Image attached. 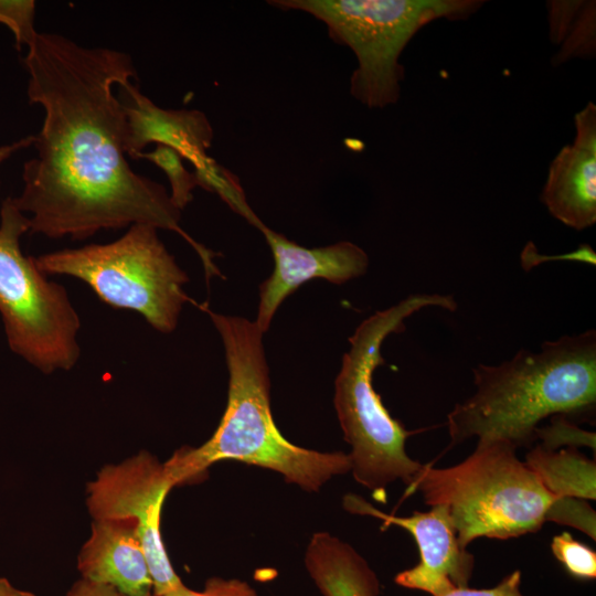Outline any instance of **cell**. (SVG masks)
Wrapping results in <instances>:
<instances>
[{
    "mask_svg": "<svg viewBox=\"0 0 596 596\" xmlns=\"http://www.w3.org/2000/svg\"><path fill=\"white\" fill-rule=\"evenodd\" d=\"M551 550L571 575L592 579L596 577V553L586 544L575 540L570 532L553 538Z\"/></svg>",
    "mask_w": 596,
    "mask_h": 596,
    "instance_id": "obj_19",
    "label": "cell"
},
{
    "mask_svg": "<svg viewBox=\"0 0 596 596\" xmlns=\"http://www.w3.org/2000/svg\"><path fill=\"white\" fill-rule=\"evenodd\" d=\"M66 596H126L115 588L89 582L84 578L77 579L67 590ZM149 596H155L153 594Z\"/></svg>",
    "mask_w": 596,
    "mask_h": 596,
    "instance_id": "obj_25",
    "label": "cell"
},
{
    "mask_svg": "<svg viewBox=\"0 0 596 596\" xmlns=\"http://www.w3.org/2000/svg\"><path fill=\"white\" fill-rule=\"evenodd\" d=\"M546 521L573 526L596 539V513L584 499L555 498L546 512Z\"/></svg>",
    "mask_w": 596,
    "mask_h": 596,
    "instance_id": "obj_20",
    "label": "cell"
},
{
    "mask_svg": "<svg viewBox=\"0 0 596 596\" xmlns=\"http://www.w3.org/2000/svg\"><path fill=\"white\" fill-rule=\"evenodd\" d=\"M34 15L33 0H0V23L13 33L18 50L23 45L29 47L39 33L34 28Z\"/></svg>",
    "mask_w": 596,
    "mask_h": 596,
    "instance_id": "obj_21",
    "label": "cell"
},
{
    "mask_svg": "<svg viewBox=\"0 0 596 596\" xmlns=\"http://www.w3.org/2000/svg\"><path fill=\"white\" fill-rule=\"evenodd\" d=\"M447 508L461 547L479 538L507 540L541 530L555 499L504 440H478L458 465H423L406 492Z\"/></svg>",
    "mask_w": 596,
    "mask_h": 596,
    "instance_id": "obj_5",
    "label": "cell"
},
{
    "mask_svg": "<svg viewBox=\"0 0 596 596\" xmlns=\"http://www.w3.org/2000/svg\"><path fill=\"white\" fill-rule=\"evenodd\" d=\"M128 103L126 155L135 158L151 142L173 149L190 161L195 172L204 170L213 159L207 156L213 129L204 113L196 109H164L145 96L132 82L121 87Z\"/></svg>",
    "mask_w": 596,
    "mask_h": 596,
    "instance_id": "obj_13",
    "label": "cell"
},
{
    "mask_svg": "<svg viewBox=\"0 0 596 596\" xmlns=\"http://www.w3.org/2000/svg\"><path fill=\"white\" fill-rule=\"evenodd\" d=\"M28 216L12 198L0 209V317L8 345L43 372L68 371L81 355V320L64 286L47 279L24 255L20 238Z\"/></svg>",
    "mask_w": 596,
    "mask_h": 596,
    "instance_id": "obj_8",
    "label": "cell"
},
{
    "mask_svg": "<svg viewBox=\"0 0 596 596\" xmlns=\"http://www.w3.org/2000/svg\"><path fill=\"white\" fill-rule=\"evenodd\" d=\"M306 568L323 596H377L380 582L365 560L329 533H316L306 551Z\"/></svg>",
    "mask_w": 596,
    "mask_h": 596,
    "instance_id": "obj_15",
    "label": "cell"
},
{
    "mask_svg": "<svg viewBox=\"0 0 596 596\" xmlns=\"http://www.w3.org/2000/svg\"><path fill=\"white\" fill-rule=\"evenodd\" d=\"M45 275H66L85 283L104 304L138 312L157 331L171 333L191 298L189 281L149 224H135L105 244L64 248L34 257Z\"/></svg>",
    "mask_w": 596,
    "mask_h": 596,
    "instance_id": "obj_7",
    "label": "cell"
},
{
    "mask_svg": "<svg viewBox=\"0 0 596 596\" xmlns=\"http://www.w3.org/2000/svg\"><path fill=\"white\" fill-rule=\"evenodd\" d=\"M538 440H541V446L556 450L561 447L586 446L595 451V433L581 429L574 422L563 416H554L551 418L549 426L538 428Z\"/></svg>",
    "mask_w": 596,
    "mask_h": 596,
    "instance_id": "obj_22",
    "label": "cell"
},
{
    "mask_svg": "<svg viewBox=\"0 0 596 596\" xmlns=\"http://www.w3.org/2000/svg\"><path fill=\"white\" fill-rule=\"evenodd\" d=\"M174 486L164 464L141 450L119 464L102 467L86 489V505L93 520L136 523L155 596H164L183 584L171 565L160 532L161 509Z\"/></svg>",
    "mask_w": 596,
    "mask_h": 596,
    "instance_id": "obj_9",
    "label": "cell"
},
{
    "mask_svg": "<svg viewBox=\"0 0 596 596\" xmlns=\"http://www.w3.org/2000/svg\"><path fill=\"white\" fill-rule=\"evenodd\" d=\"M0 596H35L33 593L15 587L7 577L0 576Z\"/></svg>",
    "mask_w": 596,
    "mask_h": 596,
    "instance_id": "obj_27",
    "label": "cell"
},
{
    "mask_svg": "<svg viewBox=\"0 0 596 596\" xmlns=\"http://www.w3.org/2000/svg\"><path fill=\"white\" fill-rule=\"evenodd\" d=\"M426 307L454 311L457 302L451 296L412 295L368 317L350 337L334 381L333 404L343 438L351 447L350 471L382 502L387 486L396 480L409 486L423 465L407 455L405 444L413 432L391 416L374 390L373 373L384 363V340L402 332L404 321Z\"/></svg>",
    "mask_w": 596,
    "mask_h": 596,
    "instance_id": "obj_4",
    "label": "cell"
},
{
    "mask_svg": "<svg viewBox=\"0 0 596 596\" xmlns=\"http://www.w3.org/2000/svg\"><path fill=\"white\" fill-rule=\"evenodd\" d=\"M521 572L514 571L492 588H455L441 596H524L520 590Z\"/></svg>",
    "mask_w": 596,
    "mask_h": 596,
    "instance_id": "obj_24",
    "label": "cell"
},
{
    "mask_svg": "<svg viewBox=\"0 0 596 596\" xmlns=\"http://www.w3.org/2000/svg\"><path fill=\"white\" fill-rule=\"evenodd\" d=\"M164 596H257V594L246 582L211 577L201 592L190 589L182 584Z\"/></svg>",
    "mask_w": 596,
    "mask_h": 596,
    "instance_id": "obj_23",
    "label": "cell"
},
{
    "mask_svg": "<svg viewBox=\"0 0 596 596\" xmlns=\"http://www.w3.org/2000/svg\"><path fill=\"white\" fill-rule=\"evenodd\" d=\"M81 578L110 586L126 596L152 594V578L136 523L93 520L77 556Z\"/></svg>",
    "mask_w": 596,
    "mask_h": 596,
    "instance_id": "obj_14",
    "label": "cell"
},
{
    "mask_svg": "<svg viewBox=\"0 0 596 596\" xmlns=\"http://www.w3.org/2000/svg\"><path fill=\"white\" fill-rule=\"evenodd\" d=\"M35 136H26L13 143L0 146V164L22 148L33 146Z\"/></svg>",
    "mask_w": 596,
    "mask_h": 596,
    "instance_id": "obj_26",
    "label": "cell"
},
{
    "mask_svg": "<svg viewBox=\"0 0 596 596\" xmlns=\"http://www.w3.org/2000/svg\"><path fill=\"white\" fill-rule=\"evenodd\" d=\"M136 158L150 160L166 173L171 201L180 211L193 200V190L199 187L198 178L185 169L182 158L173 149L157 145L155 150L141 152Z\"/></svg>",
    "mask_w": 596,
    "mask_h": 596,
    "instance_id": "obj_18",
    "label": "cell"
},
{
    "mask_svg": "<svg viewBox=\"0 0 596 596\" xmlns=\"http://www.w3.org/2000/svg\"><path fill=\"white\" fill-rule=\"evenodd\" d=\"M524 462L555 498H596V464L577 448L550 450L540 444L530 449Z\"/></svg>",
    "mask_w": 596,
    "mask_h": 596,
    "instance_id": "obj_16",
    "label": "cell"
},
{
    "mask_svg": "<svg viewBox=\"0 0 596 596\" xmlns=\"http://www.w3.org/2000/svg\"><path fill=\"white\" fill-rule=\"evenodd\" d=\"M475 393L447 415L450 446L477 437L530 447L539 423L590 421L596 407V332L545 341L498 365L472 369Z\"/></svg>",
    "mask_w": 596,
    "mask_h": 596,
    "instance_id": "obj_3",
    "label": "cell"
},
{
    "mask_svg": "<svg viewBox=\"0 0 596 596\" xmlns=\"http://www.w3.org/2000/svg\"><path fill=\"white\" fill-rule=\"evenodd\" d=\"M343 507L351 513L382 520L383 528L397 525L412 534L418 546L419 562L395 576L397 585L423 590L432 596H441L455 588L468 586L475 557L459 544L445 505H432L427 512L414 511L408 517H398L386 514L351 493L343 498Z\"/></svg>",
    "mask_w": 596,
    "mask_h": 596,
    "instance_id": "obj_10",
    "label": "cell"
},
{
    "mask_svg": "<svg viewBox=\"0 0 596 596\" xmlns=\"http://www.w3.org/2000/svg\"><path fill=\"white\" fill-rule=\"evenodd\" d=\"M270 247L274 270L259 285V302L255 323L265 333L283 301L302 284L326 279L343 284L362 276L369 266L366 253L351 242L307 248L267 227L256 225Z\"/></svg>",
    "mask_w": 596,
    "mask_h": 596,
    "instance_id": "obj_11",
    "label": "cell"
},
{
    "mask_svg": "<svg viewBox=\"0 0 596 596\" xmlns=\"http://www.w3.org/2000/svg\"><path fill=\"white\" fill-rule=\"evenodd\" d=\"M200 308L221 336L228 370L227 403L213 435L196 448H181L164 462L174 485L190 482L209 466L237 460L284 476L308 492L332 477L350 471L349 455L322 453L294 445L277 428L269 401V371L263 331L255 321Z\"/></svg>",
    "mask_w": 596,
    "mask_h": 596,
    "instance_id": "obj_2",
    "label": "cell"
},
{
    "mask_svg": "<svg viewBox=\"0 0 596 596\" xmlns=\"http://www.w3.org/2000/svg\"><path fill=\"white\" fill-rule=\"evenodd\" d=\"M575 137L551 161L541 193L550 214L582 231L596 223V105L574 116Z\"/></svg>",
    "mask_w": 596,
    "mask_h": 596,
    "instance_id": "obj_12",
    "label": "cell"
},
{
    "mask_svg": "<svg viewBox=\"0 0 596 596\" xmlns=\"http://www.w3.org/2000/svg\"><path fill=\"white\" fill-rule=\"evenodd\" d=\"M28 97L44 109L12 198L31 234L82 241L102 230L149 224L181 235L209 266L214 254L180 226L181 211L166 188L135 172L126 159L127 117L114 87L137 79L131 57L41 32L22 58Z\"/></svg>",
    "mask_w": 596,
    "mask_h": 596,
    "instance_id": "obj_1",
    "label": "cell"
},
{
    "mask_svg": "<svg viewBox=\"0 0 596 596\" xmlns=\"http://www.w3.org/2000/svg\"><path fill=\"white\" fill-rule=\"evenodd\" d=\"M268 3L309 13L323 22L330 38L350 47L356 57L350 94L369 108H384L398 102L405 77L398 60L417 31L440 18L466 19L485 1L274 0Z\"/></svg>",
    "mask_w": 596,
    "mask_h": 596,
    "instance_id": "obj_6",
    "label": "cell"
},
{
    "mask_svg": "<svg viewBox=\"0 0 596 596\" xmlns=\"http://www.w3.org/2000/svg\"><path fill=\"white\" fill-rule=\"evenodd\" d=\"M550 39L561 44L553 64L573 57H592L596 49L595 1H547Z\"/></svg>",
    "mask_w": 596,
    "mask_h": 596,
    "instance_id": "obj_17",
    "label": "cell"
}]
</instances>
